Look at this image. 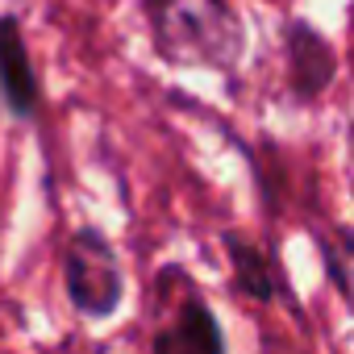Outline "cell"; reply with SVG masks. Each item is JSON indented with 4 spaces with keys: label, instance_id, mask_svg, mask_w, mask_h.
I'll return each mask as SVG.
<instances>
[{
    "label": "cell",
    "instance_id": "obj_1",
    "mask_svg": "<svg viewBox=\"0 0 354 354\" xmlns=\"http://www.w3.org/2000/svg\"><path fill=\"white\" fill-rule=\"evenodd\" d=\"M154 55L167 67L234 75L246 55V26L230 0H142Z\"/></svg>",
    "mask_w": 354,
    "mask_h": 354
},
{
    "label": "cell",
    "instance_id": "obj_2",
    "mask_svg": "<svg viewBox=\"0 0 354 354\" xmlns=\"http://www.w3.org/2000/svg\"><path fill=\"white\" fill-rule=\"evenodd\" d=\"M63 288H67V300L75 304V313H84L92 321H104L117 313L125 275H121V259H117L113 242L96 225H84L71 234L67 254H63Z\"/></svg>",
    "mask_w": 354,
    "mask_h": 354
},
{
    "label": "cell",
    "instance_id": "obj_3",
    "mask_svg": "<svg viewBox=\"0 0 354 354\" xmlns=\"http://www.w3.org/2000/svg\"><path fill=\"white\" fill-rule=\"evenodd\" d=\"M283 71H288V96L296 104H313L337 80V50L317 26H308L304 17H288L283 21Z\"/></svg>",
    "mask_w": 354,
    "mask_h": 354
},
{
    "label": "cell",
    "instance_id": "obj_4",
    "mask_svg": "<svg viewBox=\"0 0 354 354\" xmlns=\"http://www.w3.org/2000/svg\"><path fill=\"white\" fill-rule=\"evenodd\" d=\"M0 100L17 121H30L42 104V84L17 13H0Z\"/></svg>",
    "mask_w": 354,
    "mask_h": 354
},
{
    "label": "cell",
    "instance_id": "obj_5",
    "mask_svg": "<svg viewBox=\"0 0 354 354\" xmlns=\"http://www.w3.org/2000/svg\"><path fill=\"white\" fill-rule=\"evenodd\" d=\"M150 354H225V329L201 296H188L180 313L154 329Z\"/></svg>",
    "mask_w": 354,
    "mask_h": 354
},
{
    "label": "cell",
    "instance_id": "obj_6",
    "mask_svg": "<svg viewBox=\"0 0 354 354\" xmlns=\"http://www.w3.org/2000/svg\"><path fill=\"white\" fill-rule=\"evenodd\" d=\"M225 254H230V267H234V283L242 296H250L254 304H271L275 296H283V283L275 275V263L242 234H225Z\"/></svg>",
    "mask_w": 354,
    "mask_h": 354
},
{
    "label": "cell",
    "instance_id": "obj_7",
    "mask_svg": "<svg viewBox=\"0 0 354 354\" xmlns=\"http://www.w3.org/2000/svg\"><path fill=\"white\" fill-rule=\"evenodd\" d=\"M317 254L325 263V275H329L333 292L354 308V230L321 225L317 230Z\"/></svg>",
    "mask_w": 354,
    "mask_h": 354
}]
</instances>
